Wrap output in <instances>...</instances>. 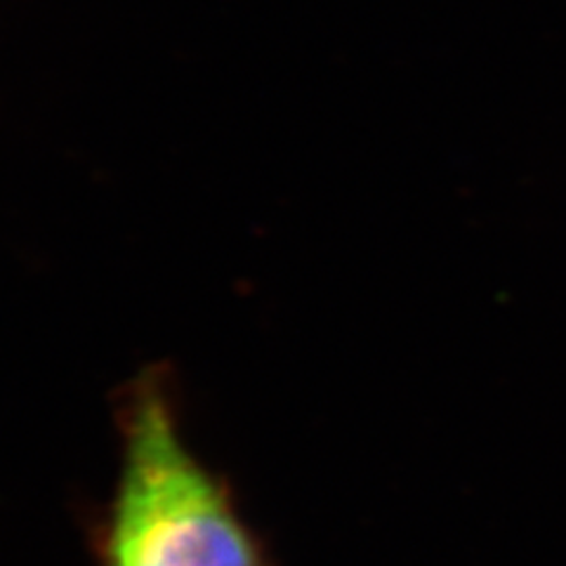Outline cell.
Returning <instances> with one entry per match:
<instances>
[{"mask_svg": "<svg viewBox=\"0 0 566 566\" xmlns=\"http://www.w3.org/2000/svg\"><path fill=\"white\" fill-rule=\"evenodd\" d=\"M104 566H264L227 489L189 451L158 380L123 413V458L102 534Z\"/></svg>", "mask_w": 566, "mask_h": 566, "instance_id": "obj_1", "label": "cell"}]
</instances>
